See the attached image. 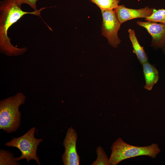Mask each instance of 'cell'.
I'll use <instances>...</instances> for the list:
<instances>
[{"label": "cell", "mask_w": 165, "mask_h": 165, "mask_svg": "<svg viewBox=\"0 0 165 165\" xmlns=\"http://www.w3.org/2000/svg\"><path fill=\"white\" fill-rule=\"evenodd\" d=\"M43 7L32 12L22 10L15 0H4L0 6V52L8 56H17L24 53L25 48H18L14 46L8 37V31L10 27L24 15L31 14L40 17L41 11L46 8Z\"/></svg>", "instance_id": "6da1fadb"}, {"label": "cell", "mask_w": 165, "mask_h": 165, "mask_svg": "<svg viewBox=\"0 0 165 165\" xmlns=\"http://www.w3.org/2000/svg\"><path fill=\"white\" fill-rule=\"evenodd\" d=\"M26 96L19 92L0 101V129L7 133L16 132L20 127L19 107L24 104Z\"/></svg>", "instance_id": "7a4b0ae2"}, {"label": "cell", "mask_w": 165, "mask_h": 165, "mask_svg": "<svg viewBox=\"0 0 165 165\" xmlns=\"http://www.w3.org/2000/svg\"><path fill=\"white\" fill-rule=\"evenodd\" d=\"M111 153L109 162L110 165H116L122 161L141 156H146L155 158L160 152L159 145L153 143L145 146L131 145L119 138L111 147Z\"/></svg>", "instance_id": "3957f363"}, {"label": "cell", "mask_w": 165, "mask_h": 165, "mask_svg": "<svg viewBox=\"0 0 165 165\" xmlns=\"http://www.w3.org/2000/svg\"><path fill=\"white\" fill-rule=\"evenodd\" d=\"M35 131L36 127H32L22 136L18 138L13 137L10 141L6 143V146L16 147L20 151L21 155L20 157L16 158V161L25 159L28 163L29 161L32 160H35L38 165L41 164L37 155V150L38 145L43 140L35 137Z\"/></svg>", "instance_id": "277c9868"}, {"label": "cell", "mask_w": 165, "mask_h": 165, "mask_svg": "<svg viewBox=\"0 0 165 165\" xmlns=\"http://www.w3.org/2000/svg\"><path fill=\"white\" fill-rule=\"evenodd\" d=\"M101 11L103 17L102 34L107 38L109 44L116 48L121 42L118 37V32L121 24L117 20L114 10Z\"/></svg>", "instance_id": "5b68a950"}, {"label": "cell", "mask_w": 165, "mask_h": 165, "mask_svg": "<svg viewBox=\"0 0 165 165\" xmlns=\"http://www.w3.org/2000/svg\"><path fill=\"white\" fill-rule=\"evenodd\" d=\"M78 138L75 130L72 127L68 128L63 145L65 151L61 156L64 165H79L80 157L76 148Z\"/></svg>", "instance_id": "8992f818"}, {"label": "cell", "mask_w": 165, "mask_h": 165, "mask_svg": "<svg viewBox=\"0 0 165 165\" xmlns=\"http://www.w3.org/2000/svg\"><path fill=\"white\" fill-rule=\"evenodd\" d=\"M137 24L147 30L152 37L150 46L165 51V24L150 21H138Z\"/></svg>", "instance_id": "52a82bcc"}, {"label": "cell", "mask_w": 165, "mask_h": 165, "mask_svg": "<svg viewBox=\"0 0 165 165\" xmlns=\"http://www.w3.org/2000/svg\"><path fill=\"white\" fill-rule=\"evenodd\" d=\"M155 9L148 6L134 9L127 8L123 5H119L114 11L119 22L121 24L124 22L137 18H147L150 16Z\"/></svg>", "instance_id": "ba28073f"}, {"label": "cell", "mask_w": 165, "mask_h": 165, "mask_svg": "<svg viewBox=\"0 0 165 165\" xmlns=\"http://www.w3.org/2000/svg\"><path fill=\"white\" fill-rule=\"evenodd\" d=\"M142 65L145 81L144 87L147 90H152L159 79L158 71L154 65L151 64L148 61Z\"/></svg>", "instance_id": "9c48e42d"}, {"label": "cell", "mask_w": 165, "mask_h": 165, "mask_svg": "<svg viewBox=\"0 0 165 165\" xmlns=\"http://www.w3.org/2000/svg\"><path fill=\"white\" fill-rule=\"evenodd\" d=\"M130 39L131 42L133 47V52L135 54L140 63L142 64L148 62V57L143 47L140 44L136 37L135 31L134 30L129 29L128 30Z\"/></svg>", "instance_id": "30bf717a"}, {"label": "cell", "mask_w": 165, "mask_h": 165, "mask_svg": "<svg viewBox=\"0 0 165 165\" xmlns=\"http://www.w3.org/2000/svg\"><path fill=\"white\" fill-rule=\"evenodd\" d=\"M14 154L4 149L0 150V165H19Z\"/></svg>", "instance_id": "8fae6325"}, {"label": "cell", "mask_w": 165, "mask_h": 165, "mask_svg": "<svg viewBox=\"0 0 165 165\" xmlns=\"http://www.w3.org/2000/svg\"><path fill=\"white\" fill-rule=\"evenodd\" d=\"M101 10L113 9L118 6L119 0H91Z\"/></svg>", "instance_id": "7c38bea8"}, {"label": "cell", "mask_w": 165, "mask_h": 165, "mask_svg": "<svg viewBox=\"0 0 165 165\" xmlns=\"http://www.w3.org/2000/svg\"><path fill=\"white\" fill-rule=\"evenodd\" d=\"M97 158L92 163V165H110L109 158L103 148L98 146L96 148Z\"/></svg>", "instance_id": "4fadbf2b"}, {"label": "cell", "mask_w": 165, "mask_h": 165, "mask_svg": "<svg viewBox=\"0 0 165 165\" xmlns=\"http://www.w3.org/2000/svg\"><path fill=\"white\" fill-rule=\"evenodd\" d=\"M145 20L147 21L165 24V9H155L152 14Z\"/></svg>", "instance_id": "5bb4252c"}, {"label": "cell", "mask_w": 165, "mask_h": 165, "mask_svg": "<svg viewBox=\"0 0 165 165\" xmlns=\"http://www.w3.org/2000/svg\"><path fill=\"white\" fill-rule=\"evenodd\" d=\"M38 0H15L16 4L21 6L23 4H26L29 5L34 10H37L36 3Z\"/></svg>", "instance_id": "9a60e30c"}]
</instances>
